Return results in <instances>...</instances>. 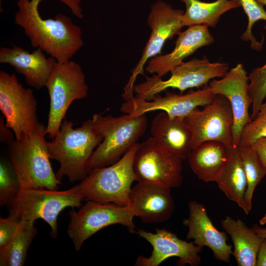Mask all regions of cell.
<instances>
[{
  "label": "cell",
  "mask_w": 266,
  "mask_h": 266,
  "mask_svg": "<svg viewBox=\"0 0 266 266\" xmlns=\"http://www.w3.org/2000/svg\"><path fill=\"white\" fill-rule=\"evenodd\" d=\"M64 4L68 6L72 13L79 19H82L83 17L82 9L80 3L84 0H59Z\"/></svg>",
  "instance_id": "35"
},
{
  "label": "cell",
  "mask_w": 266,
  "mask_h": 266,
  "mask_svg": "<svg viewBox=\"0 0 266 266\" xmlns=\"http://www.w3.org/2000/svg\"><path fill=\"white\" fill-rule=\"evenodd\" d=\"M170 188L143 181L133 188L129 206L134 217L145 223H164L171 217L174 210Z\"/></svg>",
  "instance_id": "17"
},
{
  "label": "cell",
  "mask_w": 266,
  "mask_h": 266,
  "mask_svg": "<svg viewBox=\"0 0 266 266\" xmlns=\"http://www.w3.org/2000/svg\"><path fill=\"white\" fill-rule=\"evenodd\" d=\"M228 149L221 142L206 141L192 150L187 159L199 179L215 182L226 161Z\"/></svg>",
  "instance_id": "23"
},
{
  "label": "cell",
  "mask_w": 266,
  "mask_h": 266,
  "mask_svg": "<svg viewBox=\"0 0 266 266\" xmlns=\"http://www.w3.org/2000/svg\"><path fill=\"white\" fill-rule=\"evenodd\" d=\"M46 134V126L40 123L35 130L8 145L11 165L21 189H59L61 182L50 162Z\"/></svg>",
  "instance_id": "3"
},
{
  "label": "cell",
  "mask_w": 266,
  "mask_h": 266,
  "mask_svg": "<svg viewBox=\"0 0 266 266\" xmlns=\"http://www.w3.org/2000/svg\"><path fill=\"white\" fill-rule=\"evenodd\" d=\"M241 6L248 17V25L245 31L241 36L244 41H250L251 48L254 50L260 51L263 47L264 38L261 41L257 40L253 35L252 30L254 24L260 20L266 21V10L263 5L256 0H239Z\"/></svg>",
  "instance_id": "28"
},
{
  "label": "cell",
  "mask_w": 266,
  "mask_h": 266,
  "mask_svg": "<svg viewBox=\"0 0 266 266\" xmlns=\"http://www.w3.org/2000/svg\"><path fill=\"white\" fill-rule=\"evenodd\" d=\"M139 144L134 145L114 164L93 168L73 189L82 195L86 201L129 206L132 184L137 181L133 163Z\"/></svg>",
  "instance_id": "4"
},
{
  "label": "cell",
  "mask_w": 266,
  "mask_h": 266,
  "mask_svg": "<svg viewBox=\"0 0 266 266\" xmlns=\"http://www.w3.org/2000/svg\"><path fill=\"white\" fill-rule=\"evenodd\" d=\"M178 36L171 52L157 55L148 61L145 66L147 72L162 78L198 49L209 45L214 40L208 27L204 25L188 27Z\"/></svg>",
  "instance_id": "20"
},
{
  "label": "cell",
  "mask_w": 266,
  "mask_h": 266,
  "mask_svg": "<svg viewBox=\"0 0 266 266\" xmlns=\"http://www.w3.org/2000/svg\"><path fill=\"white\" fill-rule=\"evenodd\" d=\"M226 63H210L206 57L201 59H193L183 62L170 71V77L166 80L154 74L146 77V80L134 86L136 99L149 100L152 97L171 88L178 89L181 93L188 89L204 87L209 81L216 77H222L229 71Z\"/></svg>",
  "instance_id": "8"
},
{
  "label": "cell",
  "mask_w": 266,
  "mask_h": 266,
  "mask_svg": "<svg viewBox=\"0 0 266 266\" xmlns=\"http://www.w3.org/2000/svg\"><path fill=\"white\" fill-rule=\"evenodd\" d=\"M0 2H1V0H0Z\"/></svg>",
  "instance_id": "40"
},
{
  "label": "cell",
  "mask_w": 266,
  "mask_h": 266,
  "mask_svg": "<svg viewBox=\"0 0 266 266\" xmlns=\"http://www.w3.org/2000/svg\"><path fill=\"white\" fill-rule=\"evenodd\" d=\"M37 104L32 89L24 88L15 74L0 71V110L16 139L32 132L39 125Z\"/></svg>",
  "instance_id": "10"
},
{
  "label": "cell",
  "mask_w": 266,
  "mask_h": 266,
  "mask_svg": "<svg viewBox=\"0 0 266 266\" xmlns=\"http://www.w3.org/2000/svg\"><path fill=\"white\" fill-rule=\"evenodd\" d=\"M251 229L260 237L266 238V228H261L257 225L255 224L252 227Z\"/></svg>",
  "instance_id": "37"
},
{
  "label": "cell",
  "mask_w": 266,
  "mask_h": 266,
  "mask_svg": "<svg viewBox=\"0 0 266 266\" xmlns=\"http://www.w3.org/2000/svg\"><path fill=\"white\" fill-rule=\"evenodd\" d=\"M73 209L69 213L67 233L77 251L88 238L106 227L121 224L131 233L135 231L134 216L129 206L88 200L78 211Z\"/></svg>",
  "instance_id": "9"
},
{
  "label": "cell",
  "mask_w": 266,
  "mask_h": 266,
  "mask_svg": "<svg viewBox=\"0 0 266 266\" xmlns=\"http://www.w3.org/2000/svg\"><path fill=\"white\" fill-rule=\"evenodd\" d=\"M215 182L230 200L249 214L250 210L244 198L247 180L238 147H228L226 161Z\"/></svg>",
  "instance_id": "22"
},
{
  "label": "cell",
  "mask_w": 266,
  "mask_h": 266,
  "mask_svg": "<svg viewBox=\"0 0 266 266\" xmlns=\"http://www.w3.org/2000/svg\"><path fill=\"white\" fill-rule=\"evenodd\" d=\"M238 147L247 180L245 201L251 210L254 192L266 175V170L257 154L251 146Z\"/></svg>",
  "instance_id": "27"
},
{
  "label": "cell",
  "mask_w": 266,
  "mask_h": 266,
  "mask_svg": "<svg viewBox=\"0 0 266 266\" xmlns=\"http://www.w3.org/2000/svg\"><path fill=\"white\" fill-rule=\"evenodd\" d=\"M21 190L18 177L11 165L1 161L0 163V206L10 204Z\"/></svg>",
  "instance_id": "30"
},
{
  "label": "cell",
  "mask_w": 266,
  "mask_h": 266,
  "mask_svg": "<svg viewBox=\"0 0 266 266\" xmlns=\"http://www.w3.org/2000/svg\"><path fill=\"white\" fill-rule=\"evenodd\" d=\"M73 125L65 118L55 137L47 142L50 158L60 164L56 175L60 181L64 176L71 182L83 180L92 170L91 157L103 139L92 119L84 121L79 128L74 129Z\"/></svg>",
  "instance_id": "2"
},
{
  "label": "cell",
  "mask_w": 266,
  "mask_h": 266,
  "mask_svg": "<svg viewBox=\"0 0 266 266\" xmlns=\"http://www.w3.org/2000/svg\"><path fill=\"white\" fill-rule=\"evenodd\" d=\"M17 232L5 245L0 247V266H23L28 250L37 233L35 222L21 220Z\"/></svg>",
  "instance_id": "26"
},
{
  "label": "cell",
  "mask_w": 266,
  "mask_h": 266,
  "mask_svg": "<svg viewBox=\"0 0 266 266\" xmlns=\"http://www.w3.org/2000/svg\"><path fill=\"white\" fill-rule=\"evenodd\" d=\"M45 87L50 99L46 132L48 137L53 139L71 103L87 97L88 86L81 66L69 60L65 63L57 62Z\"/></svg>",
  "instance_id": "7"
},
{
  "label": "cell",
  "mask_w": 266,
  "mask_h": 266,
  "mask_svg": "<svg viewBox=\"0 0 266 266\" xmlns=\"http://www.w3.org/2000/svg\"><path fill=\"white\" fill-rule=\"evenodd\" d=\"M258 3L262 5H266V0H256Z\"/></svg>",
  "instance_id": "39"
},
{
  "label": "cell",
  "mask_w": 266,
  "mask_h": 266,
  "mask_svg": "<svg viewBox=\"0 0 266 266\" xmlns=\"http://www.w3.org/2000/svg\"><path fill=\"white\" fill-rule=\"evenodd\" d=\"M221 225L231 237L234 250L233 255L239 266H256L257 255L263 240L240 219L227 216Z\"/></svg>",
  "instance_id": "24"
},
{
  "label": "cell",
  "mask_w": 266,
  "mask_h": 266,
  "mask_svg": "<svg viewBox=\"0 0 266 266\" xmlns=\"http://www.w3.org/2000/svg\"><path fill=\"white\" fill-rule=\"evenodd\" d=\"M42 0H18L15 24L24 29L33 48H40L58 62H67L83 46L80 28L63 14L43 19L38 7Z\"/></svg>",
  "instance_id": "1"
},
{
  "label": "cell",
  "mask_w": 266,
  "mask_h": 266,
  "mask_svg": "<svg viewBox=\"0 0 266 266\" xmlns=\"http://www.w3.org/2000/svg\"><path fill=\"white\" fill-rule=\"evenodd\" d=\"M57 63L53 57L47 58L39 48L32 53L16 45L0 48V63L13 66L28 85L37 90L45 87Z\"/></svg>",
  "instance_id": "19"
},
{
  "label": "cell",
  "mask_w": 266,
  "mask_h": 266,
  "mask_svg": "<svg viewBox=\"0 0 266 266\" xmlns=\"http://www.w3.org/2000/svg\"><path fill=\"white\" fill-rule=\"evenodd\" d=\"M249 77L242 64L231 69L220 80L210 81L208 86L212 93L229 100L233 113V145L238 147L243 127L251 120L249 108L252 100L248 93Z\"/></svg>",
  "instance_id": "15"
},
{
  "label": "cell",
  "mask_w": 266,
  "mask_h": 266,
  "mask_svg": "<svg viewBox=\"0 0 266 266\" xmlns=\"http://www.w3.org/2000/svg\"><path fill=\"white\" fill-rule=\"evenodd\" d=\"M84 200V196L73 187L64 191L21 189L9 205V216L20 221L35 222L42 219L50 226L51 236L57 238L59 214L66 207L79 208Z\"/></svg>",
  "instance_id": "6"
},
{
  "label": "cell",
  "mask_w": 266,
  "mask_h": 266,
  "mask_svg": "<svg viewBox=\"0 0 266 266\" xmlns=\"http://www.w3.org/2000/svg\"><path fill=\"white\" fill-rule=\"evenodd\" d=\"M150 132L152 137L170 153L183 160L187 159L192 150V135L185 118L161 112L153 119Z\"/></svg>",
  "instance_id": "21"
},
{
  "label": "cell",
  "mask_w": 266,
  "mask_h": 266,
  "mask_svg": "<svg viewBox=\"0 0 266 266\" xmlns=\"http://www.w3.org/2000/svg\"><path fill=\"white\" fill-rule=\"evenodd\" d=\"M21 224V221L9 216L5 218H0V247L10 241L19 229Z\"/></svg>",
  "instance_id": "32"
},
{
  "label": "cell",
  "mask_w": 266,
  "mask_h": 266,
  "mask_svg": "<svg viewBox=\"0 0 266 266\" xmlns=\"http://www.w3.org/2000/svg\"><path fill=\"white\" fill-rule=\"evenodd\" d=\"M134 233L147 240L153 247L151 255L149 257L138 256L134 266H158L172 257L179 258L177 264L179 266L189 264L198 266L200 264L201 258L199 253L202 251V248L194 242L180 239L176 234L165 228L157 229L155 233L142 229H138Z\"/></svg>",
  "instance_id": "16"
},
{
  "label": "cell",
  "mask_w": 266,
  "mask_h": 266,
  "mask_svg": "<svg viewBox=\"0 0 266 266\" xmlns=\"http://www.w3.org/2000/svg\"><path fill=\"white\" fill-rule=\"evenodd\" d=\"M188 208L189 217L183 221L188 228L187 240L193 239L194 243L202 248L208 247L217 260L229 263L233 251L232 245L226 242V233L215 227L202 204L191 200Z\"/></svg>",
  "instance_id": "18"
},
{
  "label": "cell",
  "mask_w": 266,
  "mask_h": 266,
  "mask_svg": "<svg viewBox=\"0 0 266 266\" xmlns=\"http://www.w3.org/2000/svg\"><path fill=\"white\" fill-rule=\"evenodd\" d=\"M264 28L266 30V24ZM248 77V93L252 100V120L258 113L266 98V64L253 69Z\"/></svg>",
  "instance_id": "29"
},
{
  "label": "cell",
  "mask_w": 266,
  "mask_h": 266,
  "mask_svg": "<svg viewBox=\"0 0 266 266\" xmlns=\"http://www.w3.org/2000/svg\"><path fill=\"white\" fill-rule=\"evenodd\" d=\"M266 170V137L257 139L251 145Z\"/></svg>",
  "instance_id": "33"
},
{
  "label": "cell",
  "mask_w": 266,
  "mask_h": 266,
  "mask_svg": "<svg viewBox=\"0 0 266 266\" xmlns=\"http://www.w3.org/2000/svg\"><path fill=\"white\" fill-rule=\"evenodd\" d=\"M92 120L95 129L103 137L91 157L92 170L118 161L137 143L147 125L146 114L134 116L126 114L118 117L94 114Z\"/></svg>",
  "instance_id": "5"
},
{
  "label": "cell",
  "mask_w": 266,
  "mask_h": 266,
  "mask_svg": "<svg viewBox=\"0 0 266 266\" xmlns=\"http://www.w3.org/2000/svg\"><path fill=\"white\" fill-rule=\"evenodd\" d=\"M164 96L157 94L149 100L131 97L125 100L120 110L132 116L146 114L155 110H162L170 117L185 118L199 106L212 103L216 95L213 94L208 85L197 91L190 90L187 93L177 94L166 90Z\"/></svg>",
  "instance_id": "14"
},
{
  "label": "cell",
  "mask_w": 266,
  "mask_h": 266,
  "mask_svg": "<svg viewBox=\"0 0 266 266\" xmlns=\"http://www.w3.org/2000/svg\"><path fill=\"white\" fill-rule=\"evenodd\" d=\"M259 223L261 225H264L266 224V214L260 219Z\"/></svg>",
  "instance_id": "38"
},
{
  "label": "cell",
  "mask_w": 266,
  "mask_h": 266,
  "mask_svg": "<svg viewBox=\"0 0 266 266\" xmlns=\"http://www.w3.org/2000/svg\"><path fill=\"white\" fill-rule=\"evenodd\" d=\"M185 120L191 133L192 150L208 141H219L228 147L233 145V116L225 96L217 95L212 103L202 110L196 108Z\"/></svg>",
  "instance_id": "12"
},
{
  "label": "cell",
  "mask_w": 266,
  "mask_h": 266,
  "mask_svg": "<svg viewBox=\"0 0 266 266\" xmlns=\"http://www.w3.org/2000/svg\"><path fill=\"white\" fill-rule=\"evenodd\" d=\"M179 0L186 6L182 17L183 27L204 25L215 27L223 14L241 6L239 0H216L211 2L200 0Z\"/></svg>",
  "instance_id": "25"
},
{
  "label": "cell",
  "mask_w": 266,
  "mask_h": 266,
  "mask_svg": "<svg viewBox=\"0 0 266 266\" xmlns=\"http://www.w3.org/2000/svg\"><path fill=\"white\" fill-rule=\"evenodd\" d=\"M184 11L176 9L166 2L158 0L151 6L147 24L151 33L141 58L134 67L132 75L126 85L124 93L132 94L133 84L137 76L144 75V68L148 61L160 55L166 41L178 35L183 27L182 17Z\"/></svg>",
  "instance_id": "13"
},
{
  "label": "cell",
  "mask_w": 266,
  "mask_h": 266,
  "mask_svg": "<svg viewBox=\"0 0 266 266\" xmlns=\"http://www.w3.org/2000/svg\"><path fill=\"white\" fill-rule=\"evenodd\" d=\"M182 161L151 137L139 143L134 154L133 166L137 182L171 189L181 185Z\"/></svg>",
  "instance_id": "11"
},
{
  "label": "cell",
  "mask_w": 266,
  "mask_h": 266,
  "mask_svg": "<svg viewBox=\"0 0 266 266\" xmlns=\"http://www.w3.org/2000/svg\"><path fill=\"white\" fill-rule=\"evenodd\" d=\"M263 137H266V101L264 102L256 116L243 127L238 147L250 146Z\"/></svg>",
  "instance_id": "31"
},
{
  "label": "cell",
  "mask_w": 266,
  "mask_h": 266,
  "mask_svg": "<svg viewBox=\"0 0 266 266\" xmlns=\"http://www.w3.org/2000/svg\"><path fill=\"white\" fill-rule=\"evenodd\" d=\"M16 139L11 129L6 126L3 117L0 116V140L3 144L8 145Z\"/></svg>",
  "instance_id": "34"
},
{
  "label": "cell",
  "mask_w": 266,
  "mask_h": 266,
  "mask_svg": "<svg viewBox=\"0 0 266 266\" xmlns=\"http://www.w3.org/2000/svg\"><path fill=\"white\" fill-rule=\"evenodd\" d=\"M256 266H266V238H263L257 255Z\"/></svg>",
  "instance_id": "36"
}]
</instances>
